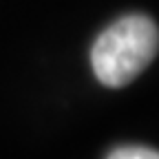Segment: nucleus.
Returning a JSON list of instances; mask_svg holds the SVG:
<instances>
[{"label":"nucleus","mask_w":159,"mask_h":159,"mask_svg":"<svg viewBox=\"0 0 159 159\" xmlns=\"http://www.w3.org/2000/svg\"><path fill=\"white\" fill-rule=\"evenodd\" d=\"M106 159H159V150L146 146H119L111 150Z\"/></svg>","instance_id":"obj_2"},{"label":"nucleus","mask_w":159,"mask_h":159,"mask_svg":"<svg viewBox=\"0 0 159 159\" xmlns=\"http://www.w3.org/2000/svg\"><path fill=\"white\" fill-rule=\"evenodd\" d=\"M159 51V29L144 13H130L99 33L91 49L95 77L104 86L119 89L142 75Z\"/></svg>","instance_id":"obj_1"}]
</instances>
